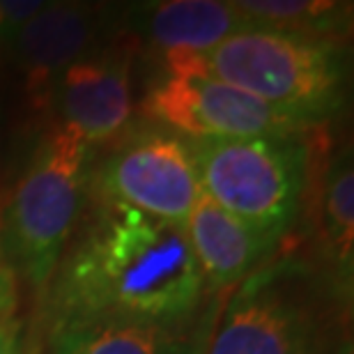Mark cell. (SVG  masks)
Masks as SVG:
<instances>
[{
	"instance_id": "obj_1",
	"label": "cell",
	"mask_w": 354,
	"mask_h": 354,
	"mask_svg": "<svg viewBox=\"0 0 354 354\" xmlns=\"http://www.w3.org/2000/svg\"><path fill=\"white\" fill-rule=\"evenodd\" d=\"M46 288L53 327L99 317L182 324L205 281L184 225L99 201Z\"/></svg>"
},
{
	"instance_id": "obj_2",
	"label": "cell",
	"mask_w": 354,
	"mask_h": 354,
	"mask_svg": "<svg viewBox=\"0 0 354 354\" xmlns=\"http://www.w3.org/2000/svg\"><path fill=\"white\" fill-rule=\"evenodd\" d=\"M168 72H198L313 124L341 109L345 67L334 41L244 28L207 53H168Z\"/></svg>"
},
{
	"instance_id": "obj_3",
	"label": "cell",
	"mask_w": 354,
	"mask_h": 354,
	"mask_svg": "<svg viewBox=\"0 0 354 354\" xmlns=\"http://www.w3.org/2000/svg\"><path fill=\"white\" fill-rule=\"evenodd\" d=\"M334 290L304 260L263 265L239 283L203 354H338Z\"/></svg>"
},
{
	"instance_id": "obj_4",
	"label": "cell",
	"mask_w": 354,
	"mask_h": 354,
	"mask_svg": "<svg viewBox=\"0 0 354 354\" xmlns=\"http://www.w3.org/2000/svg\"><path fill=\"white\" fill-rule=\"evenodd\" d=\"M90 145L58 124L35 147L0 216V239L14 272L46 290L81 221Z\"/></svg>"
},
{
	"instance_id": "obj_5",
	"label": "cell",
	"mask_w": 354,
	"mask_h": 354,
	"mask_svg": "<svg viewBox=\"0 0 354 354\" xmlns=\"http://www.w3.org/2000/svg\"><path fill=\"white\" fill-rule=\"evenodd\" d=\"M187 140L205 196L276 242L292 228L308 184L304 136Z\"/></svg>"
},
{
	"instance_id": "obj_6",
	"label": "cell",
	"mask_w": 354,
	"mask_h": 354,
	"mask_svg": "<svg viewBox=\"0 0 354 354\" xmlns=\"http://www.w3.org/2000/svg\"><path fill=\"white\" fill-rule=\"evenodd\" d=\"M143 111L187 138L306 136L315 127L310 120L198 72H168L147 92Z\"/></svg>"
},
{
	"instance_id": "obj_7",
	"label": "cell",
	"mask_w": 354,
	"mask_h": 354,
	"mask_svg": "<svg viewBox=\"0 0 354 354\" xmlns=\"http://www.w3.org/2000/svg\"><path fill=\"white\" fill-rule=\"evenodd\" d=\"M95 191L99 201L177 225L187 223L203 194L189 140L173 131H143L124 140L97 168Z\"/></svg>"
},
{
	"instance_id": "obj_8",
	"label": "cell",
	"mask_w": 354,
	"mask_h": 354,
	"mask_svg": "<svg viewBox=\"0 0 354 354\" xmlns=\"http://www.w3.org/2000/svg\"><path fill=\"white\" fill-rule=\"evenodd\" d=\"M102 12L76 3H46L7 41L35 106L51 102L53 88L74 62L92 51Z\"/></svg>"
},
{
	"instance_id": "obj_9",
	"label": "cell",
	"mask_w": 354,
	"mask_h": 354,
	"mask_svg": "<svg viewBox=\"0 0 354 354\" xmlns=\"http://www.w3.org/2000/svg\"><path fill=\"white\" fill-rule=\"evenodd\" d=\"M62 127L86 145L111 140L131 115V55L124 48L88 53L53 88Z\"/></svg>"
},
{
	"instance_id": "obj_10",
	"label": "cell",
	"mask_w": 354,
	"mask_h": 354,
	"mask_svg": "<svg viewBox=\"0 0 354 354\" xmlns=\"http://www.w3.org/2000/svg\"><path fill=\"white\" fill-rule=\"evenodd\" d=\"M205 286L221 290L242 283L279 244L201 194L184 223Z\"/></svg>"
},
{
	"instance_id": "obj_11",
	"label": "cell",
	"mask_w": 354,
	"mask_h": 354,
	"mask_svg": "<svg viewBox=\"0 0 354 354\" xmlns=\"http://www.w3.org/2000/svg\"><path fill=\"white\" fill-rule=\"evenodd\" d=\"M133 28L154 48L168 53H207L249 24L235 3L218 0H161L136 5Z\"/></svg>"
},
{
	"instance_id": "obj_12",
	"label": "cell",
	"mask_w": 354,
	"mask_h": 354,
	"mask_svg": "<svg viewBox=\"0 0 354 354\" xmlns=\"http://www.w3.org/2000/svg\"><path fill=\"white\" fill-rule=\"evenodd\" d=\"M53 354H198L180 324L76 320L53 327Z\"/></svg>"
},
{
	"instance_id": "obj_13",
	"label": "cell",
	"mask_w": 354,
	"mask_h": 354,
	"mask_svg": "<svg viewBox=\"0 0 354 354\" xmlns=\"http://www.w3.org/2000/svg\"><path fill=\"white\" fill-rule=\"evenodd\" d=\"M317 235L338 286L350 290L354 265V168L350 150L338 152L324 171L317 198Z\"/></svg>"
},
{
	"instance_id": "obj_14",
	"label": "cell",
	"mask_w": 354,
	"mask_h": 354,
	"mask_svg": "<svg viewBox=\"0 0 354 354\" xmlns=\"http://www.w3.org/2000/svg\"><path fill=\"white\" fill-rule=\"evenodd\" d=\"M237 12L253 28L295 32L315 39H334L345 32L350 5L324 0H237Z\"/></svg>"
},
{
	"instance_id": "obj_15",
	"label": "cell",
	"mask_w": 354,
	"mask_h": 354,
	"mask_svg": "<svg viewBox=\"0 0 354 354\" xmlns=\"http://www.w3.org/2000/svg\"><path fill=\"white\" fill-rule=\"evenodd\" d=\"M44 5L41 0H0V41L7 44Z\"/></svg>"
},
{
	"instance_id": "obj_16",
	"label": "cell",
	"mask_w": 354,
	"mask_h": 354,
	"mask_svg": "<svg viewBox=\"0 0 354 354\" xmlns=\"http://www.w3.org/2000/svg\"><path fill=\"white\" fill-rule=\"evenodd\" d=\"M17 306V272L10 263L0 239V320H5Z\"/></svg>"
},
{
	"instance_id": "obj_17",
	"label": "cell",
	"mask_w": 354,
	"mask_h": 354,
	"mask_svg": "<svg viewBox=\"0 0 354 354\" xmlns=\"http://www.w3.org/2000/svg\"><path fill=\"white\" fill-rule=\"evenodd\" d=\"M0 354H32L17 322L0 320Z\"/></svg>"
}]
</instances>
